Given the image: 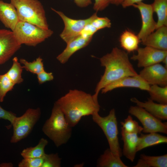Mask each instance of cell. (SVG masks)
<instances>
[{
	"label": "cell",
	"mask_w": 167,
	"mask_h": 167,
	"mask_svg": "<svg viewBox=\"0 0 167 167\" xmlns=\"http://www.w3.org/2000/svg\"><path fill=\"white\" fill-rule=\"evenodd\" d=\"M55 103L59 107L71 127L75 126L82 117L92 115L100 109L98 98L77 89L70 90Z\"/></svg>",
	"instance_id": "1"
},
{
	"label": "cell",
	"mask_w": 167,
	"mask_h": 167,
	"mask_svg": "<svg viewBox=\"0 0 167 167\" xmlns=\"http://www.w3.org/2000/svg\"><path fill=\"white\" fill-rule=\"evenodd\" d=\"M100 60L105 70L96 87L93 95L96 97H98L100 91L108 84L124 77L138 75L129 60L128 53L117 47Z\"/></svg>",
	"instance_id": "2"
},
{
	"label": "cell",
	"mask_w": 167,
	"mask_h": 167,
	"mask_svg": "<svg viewBox=\"0 0 167 167\" xmlns=\"http://www.w3.org/2000/svg\"><path fill=\"white\" fill-rule=\"evenodd\" d=\"M72 128L59 106L55 103L50 117L42 127L43 132L56 147H59L69 141L71 136Z\"/></svg>",
	"instance_id": "3"
},
{
	"label": "cell",
	"mask_w": 167,
	"mask_h": 167,
	"mask_svg": "<svg viewBox=\"0 0 167 167\" xmlns=\"http://www.w3.org/2000/svg\"><path fill=\"white\" fill-rule=\"evenodd\" d=\"M10 0L16 9L19 21L49 28L44 9L39 0Z\"/></svg>",
	"instance_id": "4"
},
{
	"label": "cell",
	"mask_w": 167,
	"mask_h": 167,
	"mask_svg": "<svg viewBox=\"0 0 167 167\" xmlns=\"http://www.w3.org/2000/svg\"><path fill=\"white\" fill-rule=\"evenodd\" d=\"M17 42L21 45L25 44L35 46L51 36L53 31L45 29L32 24L19 21L12 31Z\"/></svg>",
	"instance_id": "5"
},
{
	"label": "cell",
	"mask_w": 167,
	"mask_h": 167,
	"mask_svg": "<svg viewBox=\"0 0 167 167\" xmlns=\"http://www.w3.org/2000/svg\"><path fill=\"white\" fill-rule=\"evenodd\" d=\"M98 112H95L93 114L92 120L103 131L111 152L121 157L122 154L118 140V122L115 110L112 109L108 115L104 117L100 116Z\"/></svg>",
	"instance_id": "6"
},
{
	"label": "cell",
	"mask_w": 167,
	"mask_h": 167,
	"mask_svg": "<svg viewBox=\"0 0 167 167\" xmlns=\"http://www.w3.org/2000/svg\"><path fill=\"white\" fill-rule=\"evenodd\" d=\"M41 112L40 108H28L22 116H16L11 124L13 133L10 142L16 143L27 137L40 119Z\"/></svg>",
	"instance_id": "7"
},
{
	"label": "cell",
	"mask_w": 167,
	"mask_h": 167,
	"mask_svg": "<svg viewBox=\"0 0 167 167\" xmlns=\"http://www.w3.org/2000/svg\"><path fill=\"white\" fill-rule=\"evenodd\" d=\"M128 112L136 117L141 123L143 132L167 134V122H163L143 108L137 105L131 106L129 108Z\"/></svg>",
	"instance_id": "8"
},
{
	"label": "cell",
	"mask_w": 167,
	"mask_h": 167,
	"mask_svg": "<svg viewBox=\"0 0 167 167\" xmlns=\"http://www.w3.org/2000/svg\"><path fill=\"white\" fill-rule=\"evenodd\" d=\"M51 9L61 17L64 22V28L60 36L66 44L80 35L84 27L90 23L97 15L96 12L87 19H75L68 17L61 11H57L52 8Z\"/></svg>",
	"instance_id": "9"
},
{
	"label": "cell",
	"mask_w": 167,
	"mask_h": 167,
	"mask_svg": "<svg viewBox=\"0 0 167 167\" xmlns=\"http://www.w3.org/2000/svg\"><path fill=\"white\" fill-rule=\"evenodd\" d=\"M137 54H133L131 59L137 62L139 67H145L162 62L167 56V51L145 46L139 48Z\"/></svg>",
	"instance_id": "10"
},
{
	"label": "cell",
	"mask_w": 167,
	"mask_h": 167,
	"mask_svg": "<svg viewBox=\"0 0 167 167\" xmlns=\"http://www.w3.org/2000/svg\"><path fill=\"white\" fill-rule=\"evenodd\" d=\"M132 6L138 9L141 15L142 26L137 35L141 42L156 29V22L153 17L154 12L151 4L141 2Z\"/></svg>",
	"instance_id": "11"
},
{
	"label": "cell",
	"mask_w": 167,
	"mask_h": 167,
	"mask_svg": "<svg viewBox=\"0 0 167 167\" xmlns=\"http://www.w3.org/2000/svg\"><path fill=\"white\" fill-rule=\"evenodd\" d=\"M11 30L0 29V65L8 61L20 48Z\"/></svg>",
	"instance_id": "12"
},
{
	"label": "cell",
	"mask_w": 167,
	"mask_h": 167,
	"mask_svg": "<svg viewBox=\"0 0 167 167\" xmlns=\"http://www.w3.org/2000/svg\"><path fill=\"white\" fill-rule=\"evenodd\" d=\"M138 75L149 85L167 86V68L159 63L143 68Z\"/></svg>",
	"instance_id": "13"
},
{
	"label": "cell",
	"mask_w": 167,
	"mask_h": 167,
	"mask_svg": "<svg viewBox=\"0 0 167 167\" xmlns=\"http://www.w3.org/2000/svg\"><path fill=\"white\" fill-rule=\"evenodd\" d=\"M150 85L138 75L123 77L106 86L101 90L102 93H105L115 89L122 87H132L148 91Z\"/></svg>",
	"instance_id": "14"
},
{
	"label": "cell",
	"mask_w": 167,
	"mask_h": 167,
	"mask_svg": "<svg viewBox=\"0 0 167 167\" xmlns=\"http://www.w3.org/2000/svg\"><path fill=\"white\" fill-rule=\"evenodd\" d=\"M92 37H84L79 35L67 43L64 50L57 57L58 60L64 64L75 52L86 46L91 42Z\"/></svg>",
	"instance_id": "15"
},
{
	"label": "cell",
	"mask_w": 167,
	"mask_h": 167,
	"mask_svg": "<svg viewBox=\"0 0 167 167\" xmlns=\"http://www.w3.org/2000/svg\"><path fill=\"white\" fill-rule=\"evenodd\" d=\"M0 21L5 27L13 31L19 21L16 9L11 3L0 0Z\"/></svg>",
	"instance_id": "16"
},
{
	"label": "cell",
	"mask_w": 167,
	"mask_h": 167,
	"mask_svg": "<svg viewBox=\"0 0 167 167\" xmlns=\"http://www.w3.org/2000/svg\"><path fill=\"white\" fill-rule=\"evenodd\" d=\"M149 35L142 43L145 46L167 51V26H162Z\"/></svg>",
	"instance_id": "17"
},
{
	"label": "cell",
	"mask_w": 167,
	"mask_h": 167,
	"mask_svg": "<svg viewBox=\"0 0 167 167\" xmlns=\"http://www.w3.org/2000/svg\"><path fill=\"white\" fill-rule=\"evenodd\" d=\"M131 101L156 118L161 120H167V104L156 103L150 98H148L147 101L144 102L140 101L135 97L131 98Z\"/></svg>",
	"instance_id": "18"
},
{
	"label": "cell",
	"mask_w": 167,
	"mask_h": 167,
	"mask_svg": "<svg viewBox=\"0 0 167 167\" xmlns=\"http://www.w3.org/2000/svg\"><path fill=\"white\" fill-rule=\"evenodd\" d=\"M121 139L123 142L122 154L131 162L134 161L139 136L136 133H127L121 128Z\"/></svg>",
	"instance_id": "19"
},
{
	"label": "cell",
	"mask_w": 167,
	"mask_h": 167,
	"mask_svg": "<svg viewBox=\"0 0 167 167\" xmlns=\"http://www.w3.org/2000/svg\"><path fill=\"white\" fill-rule=\"evenodd\" d=\"M148 134H140L136 148L137 152L145 148L163 143H167V137L156 132Z\"/></svg>",
	"instance_id": "20"
},
{
	"label": "cell",
	"mask_w": 167,
	"mask_h": 167,
	"mask_svg": "<svg viewBox=\"0 0 167 167\" xmlns=\"http://www.w3.org/2000/svg\"><path fill=\"white\" fill-rule=\"evenodd\" d=\"M119 41L121 47L128 53L137 50L141 42L137 35L129 29H126L122 33Z\"/></svg>",
	"instance_id": "21"
},
{
	"label": "cell",
	"mask_w": 167,
	"mask_h": 167,
	"mask_svg": "<svg viewBox=\"0 0 167 167\" xmlns=\"http://www.w3.org/2000/svg\"><path fill=\"white\" fill-rule=\"evenodd\" d=\"M133 167H167V154L149 156L144 154L140 155L136 164Z\"/></svg>",
	"instance_id": "22"
},
{
	"label": "cell",
	"mask_w": 167,
	"mask_h": 167,
	"mask_svg": "<svg viewBox=\"0 0 167 167\" xmlns=\"http://www.w3.org/2000/svg\"><path fill=\"white\" fill-rule=\"evenodd\" d=\"M98 167H128L122 161L121 157L114 154L109 148L101 155L97 161Z\"/></svg>",
	"instance_id": "23"
},
{
	"label": "cell",
	"mask_w": 167,
	"mask_h": 167,
	"mask_svg": "<svg viewBox=\"0 0 167 167\" xmlns=\"http://www.w3.org/2000/svg\"><path fill=\"white\" fill-rule=\"evenodd\" d=\"M151 4L158 18L156 29L162 26H167V0H154Z\"/></svg>",
	"instance_id": "24"
},
{
	"label": "cell",
	"mask_w": 167,
	"mask_h": 167,
	"mask_svg": "<svg viewBox=\"0 0 167 167\" xmlns=\"http://www.w3.org/2000/svg\"><path fill=\"white\" fill-rule=\"evenodd\" d=\"M48 143V141L47 139L41 138L36 146L24 149L20 153L21 155L24 158L43 157L46 154L45 148Z\"/></svg>",
	"instance_id": "25"
},
{
	"label": "cell",
	"mask_w": 167,
	"mask_h": 167,
	"mask_svg": "<svg viewBox=\"0 0 167 167\" xmlns=\"http://www.w3.org/2000/svg\"><path fill=\"white\" fill-rule=\"evenodd\" d=\"M150 99L159 103L167 104V86H161L156 85L150 86L148 91Z\"/></svg>",
	"instance_id": "26"
},
{
	"label": "cell",
	"mask_w": 167,
	"mask_h": 167,
	"mask_svg": "<svg viewBox=\"0 0 167 167\" xmlns=\"http://www.w3.org/2000/svg\"><path fill=\"white\" fill-rule=\"evenodd\" d=\"M12 61V66L6 74L15 84H19L24 80L22 76L23 68L17 57H14Z\"/></svg>",
	"instance_id": "27"
},
{
	"label": "cell",
	"mask_w": 167,
	"mask_h": 167,
	"mask_svg": "<svg viewBox=\"0 0 167 167\" xmlns=\"http://www.w3.org/2000/svg\"><path fill=\"white\" fill-rule=\"evenodd\" d=\"M19 62L23 65V68L33 74L37 75L45 70L42 59L40 57L32 62H28L24 58L20 59Z\"/></svg>",
	"instance_id": "28"
},
{
	"label": "cell",
	"mask_w": 167,
	"mask_h": 167,
	"mask_svg": "<svg viewBox=\"0 0 167 167\" xmlns=\"http://www.w3.org/2000/svg\"><path fill=\"white\" fill-rule=\"evenodd\" d=\"M120 123L122 128L127 133H136L138 135L142 131L143 127L140 126L138 122L133 120L130 115L127 116L124 122H121Z\"/></svg>",
	"instance_id": "29"
},
{
	"label": "cell",
	"mask_w": 167,
	"mask_h": 167,
	"mask_svg": "<svg viewBox=\"0 0 167 167\" xmlns=\"http://www.w3.org/2000/svg\"><path fill=\"white\" fill-rule=\"evenodd\" d=\"M15 85L6 73L0 75V102L3 101L6 94L12 90Z\"/></svg>",
	"instance_id": "30"
},
{
	"label": "cell",
	"mask_w": 167,
	"mask_h": 167,
	"mask_svg": "<svg viewBox=\"0 0 167 167\" xmlns=\"http://www.w3.org/2000/svg\"><path fill=\"white\" fill-rule=\"evenodd\" d=\"M61 161L58 153L45 154L42 167H60Z\"/></svg>",
	"instance_id": "31"
},
{
	"label": "cell",
	"mask_w": 167,
	"mask_h": 167,
	"mask_svg": "<svg viewBox=\"0 0 167 167\" xmlns=\"http://www.w3.org/2000/svg\"><path fill=\"white\" fill-rule=\"evenodd\" d=\"M44 157V156L41 157L36 158H23L19 163L18 167H42Z\"/></svg>",
	"instance_id": "32"
},
{
	"label": "cell",
	"mask_w": 167,
	"mask_h": 167,
	"mask_svg": "<svg viewBox=\"0 0 167 167\" xmlns=\"http://www.w3.org/2000/svg\"><path fill=\"white\" fill-rule=\"evenodd\" d=\"M91 24L98 30L105 28L111 27L110 20L107 17H99L97 15L93 19Z\"/></svg>",
	"instance_id": "33"
},
{
	"label": "cell",
	"mask_w": 167,
	"mask_h": 167,
	"mask_svg": "<svg viewBox=\"0 0 167 167\" xmlns=\"http://www.w3.org/2000/svg\"><path fill=\"white\" fill-rule=\"evenodd\" d=\"M98 30L91 23L87 24L81 32L80 35L84 37H92Z\"/></svg>",
	"instance_id": "34"
},
{
	"label": "cell",
	"mask_w": 167,
	"mask_h": 167,
	"mask_svg": "<svg viewBox=\"0 0 167 167\" xmlns=\"http://www.w3.org/2000/svg\"><path fill=\"white\" fill-rule=\"evenodd\" d=\"M37 78L39 83L40 84H43L46 82L52 80L54 79V77L52 72H48L45 71H43L37 75Z\"/></svg>",
	"instance_id": "35"
},
{
	"label": "cell",
	"mask_w": 167,
	"mask_h": 167,
	"mask_svg": "<svg viewBox=\"0 0 167 167\" xmlns=\"http://www.w3.org/2000/svg\"><path fill=\"white\" fill-rule=\"evenodd\" d=\"M16 116L15 114L4 109L0 105V119L9 121L11 124Z\"/></svg>",
	"instance_id": "36"
},
{
	"label": "cell",
	"mask_w": 167,
	"mask_h": 167,
	"mask_svg": "<svg viewBox=\"0 0 167 167\" xmlns=\"http://www.w3.org/2000/svg\"><path fill=\"white\" fill-rule=\"evenodd\" d=\"M93 9L96 12L103 11L110 3V0H95Z\"/></svg>",
	"instance_id": "37"
},
{
	"label": "cell",
	"mask_w": 167,
	"mask_h": 167,
	"mask_svg": "<svg viewBox=\"0 0 167 167\" xmlns=\"http://www.w3.org/2000/svg\"><path fill=\"white\" fill-rule=\"evenodd\" d=\"M75 4L80 7H86L92 4L91 0H74Z\"/></svg>",
	"instance_id": "38"
},
{
	"label": "cell",
	"mask_w": 167,
	"mask_h": 167,
	"mask_svg": "<svg viewBox=\"0 0 167 167\" xmlns=\"http://www.w3.org/2000/svg\"><path fill=\"white\" fill-rule=\"evenodd\" d=\"M143 0H124L121 5L123 8L132 6L133 4L141 2Z\"/></svg>",
	"instance_id": "39"
},
{
	"label": "cell",
	"mask_w": 167,
	"mask_h": 167,
	"mask_svg": "<svg viewBox=\"0 0 167 167\" xmlns=\"http://www.w3.org/2000/svg\"><path fill=\"white\" fill-rule=\"evenodd\" d=\"M124 0H110V3L112 4L118 6L121 5Z\"/></svg>",
	"instance_id": "40"
},
{
	"label": "cell",
	"mask_w": 167,
	"mask_h": 167,
	"mask_svg": "<svg viewBox=\"0 0 167 167\" xmlns=\"http://www.w3.org/2000/svg\"><path fill=\"white\" fill-rule=\"evenodd\" d=\"M13 165L11 163H4L0 164V167H12Z\"/></svg>",
	"instance_id": "41"
},
{
	"label": "cell",
	"mask_w": 167,
	"mask_h": 167,
	"mask_svg": "<svg viewBox=\"0 0 167 167\" xmlns=\"http://www.w3.org/2000/svg\"><path fill=\"white\" fill-rule=\"evenodd\" d=\"M162 62L164 64V66L167 68V56L164 58Z\"/></svg>",
	"instance_id": "42"
}]
</instances>
